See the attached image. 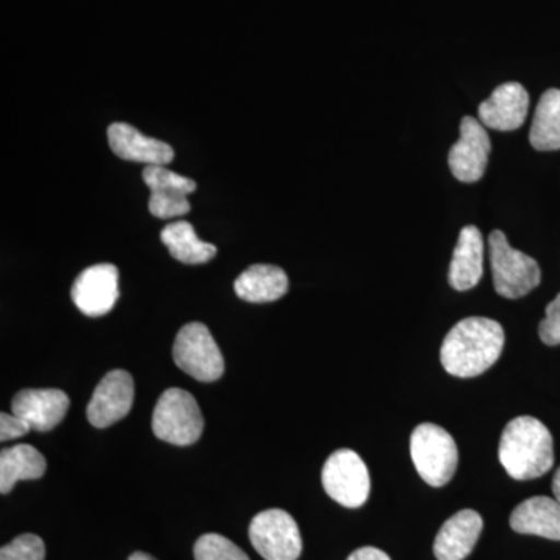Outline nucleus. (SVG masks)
Masks as SVG:
<instances>
[{"mask_svg":"<svg viewBox=\"0 0 560 560\" xmlns=\"http://www.w3.org/2000/svg\"><path fill=\"white\" fill-rule=\"evenodd\" d=\"M504 341L503 327L497 320L481 316L459 320L442 342V366L455 377H478L500 359Z\"/></svg>","mask_w":560,"mask_h":560,"instance_id":"1","label":"nucleus"},{"mask_svg":"<svg viewBox=\"0 0 560 560\" xmlns=\"http://www.w3.org/2000/svg\"><path fill=\"white\" fill-rule=\"evenodd\" d=\"M499 458L514 480H536L555 464L550 430L530 416L512 419L501 434Z\"/></svg>","mask_w":560,"mask_h":560,"instance_id":"2","label":"nucleus"},{"mask_svg":"<svg viewBox=\"0 0 560 560\" xmlns=\"http://www.w3.org/2000/svg\"><path fill=\"white\" fill-rule=\"evenodd\" d=\"M489 260L493 287L500 296L518 300L539 287V264L522 250L512 248L506 235L499 230L489 235Z\"/></svg>","mask_w":560,"mask_h":560,"instance_id":"3","label":"nucleus"},{"mask_svg":"<svg viewBox=\"0 0 560 560\" xmlns=\"http://www.w3.org/2000/svg\"><path fill=\"white\" fill-rule=\"evenodd\" d=\"M411 459L427 485L442 488L458 469V447L452 434L436 423H420L412 431Z\"/></svg>","mask_w":560,"mask_h":560,"instance_id":"4","label":"nucleus"},{"mask_svg":"<svg viewBox=\"0 0 560 560\" xmlns=\"http://www.w3.org/2000/svg\"><path fill=\"white\" fill-rule=\"evenodd\" d=\"M151 425L158 440L178 447H187L200 440L205 430V419L200 405L190 393L171 388L158 400Z\"/></svg>","mask_w":560,"mask_h":560,"instance_id":"5","label":"nucleus"},{"mask_svg":"<svg viewBox=\"0 0 560 560\" xmlns=\"http://www.w3.org/2000/svg\"><path fill=\"white\" fill-rule=\"evenodd\" d=\"M173 360L180 371L195 381L212 383L224 372V359L212 334L205 324L189 323L176 335Z\"/></svg>","mask_w":560,"mask_h":560,"instance_id":"6","label":"nucleus"},{"mask_svg":"<svg viewBox=\"0 0 560 560\" xmlns=\"http://www.w3.org/2000/svg\"><path fill=\"white\" fill-rule=\"evenodd\" d=\"M320 480L327 495L349 510L363 506L370 499V470L359 453L349 448L331 453L324 464Z\"/></svg>","mask_w":560,"mask_h":560,"instance_id":"7","label":"nucleus"},{"mask_svg":"<svg viewBox=\"0 0 560 560\" xmlns=\"http://www.w3.org/2000/svg\"><path fill=\"white\" fill-rule=\"evenodd\" d=\"M249 540L265 560H298L302 552L298 523L282 510L257 514L249 525Z\"/></svg>","mask_w":560,"mask_h":560,"instance_id":"8","label":"nucleus"},{"mask_svg":"<svg viewBox=\"0 0 560 560\" xmlns=\"http://www.w3.org/2000/svg\"><path fill=\"white\" fill-rule=\"evenodd\" d=\"M142 179L151 191V215L168 220L189 213L190 202L187 197L197 190V183L194 179L168 171L165 165H147L142 172Z\"/></svg>","mask_w":560,"mask_h":560,"instance_id":"9","label":"nucleus"},{"mask_svg":"<svg viewBox=\"0 0 560 560\" xmlns=\"http://www.w3.org/2000/svg\"><path fill=\"white\" fill-rule=\"evenodd\" d=\"M459 132L458 142L448 153V167L460 183H478L485 176L492 151L488 131L481 121L466 116L460 120Z\"/></svg>","mask_w":560,"mask_h":560,"instance_id":"10","label":"nucleus"},{"mask_svg":"<svg viewBox=\"0 0 560 560\" xmlns=\"http://www.w3.org/2000/svg\"><path fill=\"white\" fill-rule=\"evenodd\" d=\"M135 404V381L124 370L109 371L98 383L90 405L88 420L95 429H106L127 418Z\"/></svg>","mask_w":560,"mask_h":560,"instance_id":"11","label":"nucleus"},{"mask_svg":"<svg viewBox=\"0 0 560 560\" xmlns=\"http://www.w3.org/2000/svg\"><path fill=\"white\" fill-rule=\"evenodd\" d=\"M73 304L91 318L106 315L119 300V270L110 264H98L81 271L73 282Z\"/></svg>","mask_w":560,"mask_h":560,"instance_id":"12","label":"nucleus"},{"mask_svg":"<svg viewBox=\"0 0 560 560\" xmlns=\"http://www.w3.org/2000/svg\"><path fill=\"white\" fill-rule=\"evenodd\" d=\"M528 109V91L521 83H504L481 103L478 117L490 130L514 131L525 124Z\"/></svg>","mask_w":560,"mask_h":560,"instance_id":"13","label":"nucleus"},{"mask_svg":"<svg viewBox=\"0 0 560 560\" xmlns=\"http://www.w3.org/2000/svg\"><path fill=\"white\" fill-rule=\"evenodd\" d=\"M70 400L61 389H22L11 400L13 415L27 420L32 430L50 431L68 415Z\"/></svg>","mask_w":560,"mask_h":560,"instance_id":"14","label":"nucleus"},{"mask_svg":"<svg viewBox=\"0 0 560 560\" xmlns=\"http://www.w3.org/2000/svg\"><path fill=\"white\" fill-rule=\"evenodd\" d=\"M110 150L120 160L140 162L147 165H167L175 158L168 143L142 135L131 125L116 121L108 128Z\"/></svg>","mask_w":560,"mask_h":560,"instance_id":"15","label":"nucleus"},{"mask_svg":"<svg viewBox=\"0 0 560 560\" xmlns=\"http://www.w3.org/2000/svg\"><path fill=\"white\" fill-rule=\"evenodd\" d=\"M485 272V241L477 226H466L459 232L458 243L448 268V282L456 291L475 289Z\"/></svg>","mask_w":560,"mask_h":560,"instance_id":"16","label":"nucleus"},{"mask_svg":"<svg viewBox=\"0 0 560 560\" xmlns=\"http://www.w3.org/2000/svg\"><path fill=\"white\" fill-rule=\"evenodd\" d=\"M482 533V518L477 511L456 512L441 526L434 540V556L438 560H464L474 551Z\"/></svg>","mask_w":560,"mask_h":560,"instance_id":"17","label":"nucleus"},{"mask_svg":"<svg viewBox=\"0 0 560 560\" xmlns=\"http://www.w3.org/2000/svg\"><path fill=\"white\" fill-rule=\"evenodd\" d=\"M510 523L515 533L560 540V503L550 497H533L515 508Z\"/></svg>","mask_w":560,"mask_h":560,"instance_id":"18","label":"nucleus"},{"mask_svg":"<svg viewBox=\"0 0 560 560\" xmlns=\"http://www.w3.org/2000/svg\"><path fill=\"white\" fill-rule=\"evenodd\" d=\"M234 290L243 301L265 304V302H275L285 296L289 291V278L282 268L257 264L238 276Z\"/></svg>","mask_w":560,"mask_h":560,"instance_id":"19","label":"nucleus"},{"mask_svg":"<svg viewBox=\"0 0 560 560\" xmlns=\"http://www.w3.org/2000/svg\"><path fill=\"white\" fill-rule=\"evenodd\" d=\"M47 470V460L33 445L20 444L0 453V492H11L20 481L38 480Z\"/></svg>","mask_w":560,"mask_h":560,"instance_id":"20","label":"nucleus"},{"mask_svg":"<svg viewBox=\"0 0 560 560\" xmlns=\"http://www.w3.org/2000/svg\"><path fill=\"white\" fill-rule=\"evenodd\" d=\"M161 241L173 259L187 265H201L217 256V246L201 242L189 221L167 224L161 232Z\"/></svg>","mask_w":560,"mask_h":560,"instance_id":"21","label":"nucleus"},{"mask_svg":"<svg viewBox=\"0 0 560 560\" xmlns=\"http://www.w3.org/2000/svg\"><path fill=\"white\" fill-rule=\"evenodd\" d=\"M529 143L537 151L560 150V90L541 95L530 125Z\"/></svg>","mask_w":560,"mask_h":560,"instance_id":"22","label":"nucleus"},{"mask_svg":"<svg viewBox=\"0 0 560 560\" xmlns=\"http://www.w3.org/2000/svg\"><path fill=\"white\" fill-rule=\"evenodd\" d=\"M195 560H250L234 541L220 534H205L194 547Z\"/></svg>","mask_w":560,"mask_h":560,"instance_id":"23","label":"nucleus"},{"mask_svg":"<svg viewBox=\"0 0 560 560\" xmlns=\"http://www.w3.org/2000/svg\"><path fill=\"white\" fill-rule=\"evenodd\" d=\"M46 545L36 534H22L0 550V560H44Z\"/></svg>","mask_w":560,"mask_h":560,"instance_id":"24","label":"nucleus"},{"mask_svg":"<svg viewBox=\"0 0 560 560\" xmlns=\"http://www.w3.org/2000/svg\"><path fill=\"white\" fill-rule=\"evenodd\" d=\"M545 319L539 326V337L547 346H560V293L547 305Z\"/></svg>","mask_w":560,"mask_h":560,"instance_id":"25","label":"nucleus"},{"mask_svg":"<svg viewBox=\"0 0 560 560\" xmlns=\"http://www.w3.org/2000/svg\"><path fill=\"white\" fill-rule=\"evenodd\" d=\"M28 431H32V427L27 420L13 415V412L11 415H7V412L0 415V441L18 440V438L25 436Z\"/></svg>","mask_w":560,"mask_h":560,"instance_id":"26","label":"nucleus"},{"mask_svg":"<svg viewBox=\"0 0 560 560\" xmlns=\"http://www.w3.org/2000/svg\"><path fill=\"white\" fill-rule=\"evenodd\" d=\"M348 560H390L385 551L374 547L359 548L349 556Z\"/></svg>","mask_w":560,"mask_h":560,"instance_id":"27","label":"nucleus"},{"mask_svg":"<svg viewBox=\"0 0 560 560\" xmlns=\"http://www.w3.org/2000/svg\"><path fill=\"white\" fill-rule=\"evenodd\" d=\"M552 493H555V499L560 503V467L556 471L555 478H552Z\"/></svg>","mask_w":560,"mask_h":560,"instance_id":"28","label":"nucleus"},{"mask_svg":"<svg viewBox=\"0 0 560 560\" xmlns=\"http://www.w3.org/2000/svg\"><path fill=\"white\" fill-rule=\"evenodd\" d=\"M128 560H158V559H154L153 556L147 555V552L136 551V552H132V555L130 556V558H128Z\"/></svg>","mask_w":560,"mask_h":560,"instance_id":"29","label":"nucleus"}]
</instances>
